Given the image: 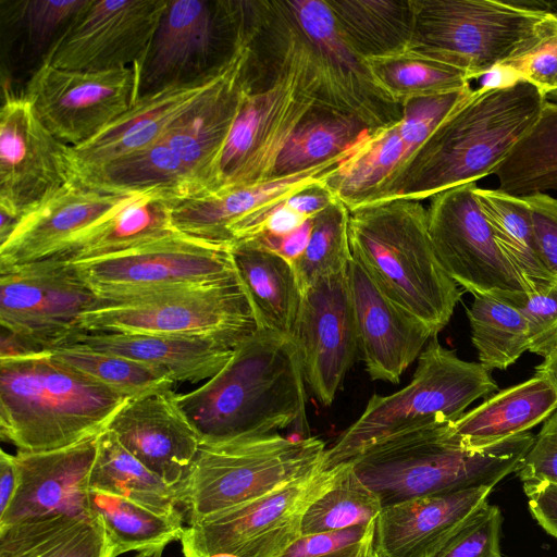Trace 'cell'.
Here are the masks:
<instances>
[{
	"label": "cell",
	"mask_w": 557,
	"mask_h": 557,
	"mask_svg": "<svg viewBox=\"0 0 557 557\" xmlns=\"http://www.w3.org/2000/svg\"><path fill=\"white\" fill-rule=\"evenodd\" d=\"M375 131L352 113L319 104L301 121L284 146L271 178L289 176L344 156Z\"/></svg>",
	"instance_id": "d6a6232c"
},
{
	"label": "cell",
	"mask_w": 557,
	"mask_h": 557,
	"mask_svg": "<svg viewBox=\"0 0 557 557\" xmlns=\"http://www.w3.org/2000/svg\"><path fill=\"white\" fill-rule=\"evenodd\" d=\"M282 3L349 112L374 129L401 119L403 106L389 99L374 83L366 60L348 45L325 0Z\"/></svg>",
	"instance_id": "44dd1931"
},
{
	"label": "cell",
	"mask_w": 557,
	"mask_h": 557,
	"mask_svg": "<svg viewBox=\"0 0 557 557\" xmlns=\"http://www.w3.org/2000/svg\"><path fill=\"white\" fill-rule=\"evenodd\" d=\"M79 332L141 333L242 342L258 326L238 277L97 296Z\"/></svg>",
	"instance_id": "9c48e42d"
},
{
	"label": "cell",
	"mask_w": 557,
	"mask_h": 557,
	"mask_svg": "<svg viewBox=\"0 0 557 557\" xmlns=\"http://www.w3.org/2000/svg\"><path fill=\"white\" fill-rule=\"evenodd\" d=\"M512 305L527 320L529 351L546 357L557 346V282L547 290Z\"/></svg>",
	"instance_id": "f907efd6"
},
{
	"label": "cell",
	"mask_w": 557,
	"mask_h": 557,
	"mask_svg": "<svg viewBox=\"0 0 557 557\" xmlns=\"http://www.w3.org/2000/svg\"><path fill=\"white\" fill-rule=\"evenodd\" d=\"M535 374L544 377L557 393V346L535 367Z\"/></svg>",
	"instance_id": "91938a15"
},
{
	"label": "cell",
	"mask_w": 557,
	"mask_h": 557,
	"mask_svg": "<svg viewBox=\"0 0 557 557\" xmlns=\"http://www.w3.org/2000/svg\"><path fill=\"white\" fill-rule=\"evenodd\" d=\"M408 50L480 78L512 66L557 36V14L496 0H410Z\"/></svg>",
	"instance_id": "8992f818"
},
{
	"label": "cell",
	"mask_w": 557,
	"mask_h": 557,
	"mask_svg": "<svg viewBox=\"0 0 557 557\" xmlns=\"http://www.w3.org/2000/svg\"><path fill=\"white\" fill-rule=\"evenodd\" d=\"M493 487L480 486L384 506L374 546L384 557H434L486 503Z\"/></svg>",
	"instance_id": "484cf974"
},
{
	"label": "cell",
	"mask_w": 557,
	"mask_h": 557,
	"mask_svg": "<svg viewBox=\"0 0 557 557\" xmlns=\"http://www.w3.org/2000/svg\"><path fill=\"white\" fill-rule=\"evenodd\" d=\"M362 555V554H361Z\"/></svg>",
	"instance_id": "003e7915"
},
{
	"label": "cell",
	"mask_w": 557,
	"mask_h": 557,
	"mask_svg": "<svg viewBox=\"0 0 557 557\" xmlns=\"http://www.w3.org/2000/svg\"><path fill=\"white\" fill-rule=\"evenodd\" d=\"M231 252L258 329L289 335L302 295L293 263L252 239L233 243Z\"/></svg>",
	"instance_id": "4dcf8cb0"
},
{
	"label": "cell",
	"mask_w": 557,
	"mask_h": 557,
	"mask_svg": "<svg viewBox=\"0 0 557 557\" xmlns=\"http://www.w3.org/2000/svg\"><path fill=\"white\" fill-rule=\"evenodd\" d=\"M0 557H111L101 521L52 516L0 527Z\"/></svg>",
	"instance_id": "836d02e7"
},
{
	"label": "cell",
	"mask_w": 557,
	"mask_h": 557,
	"mask_svg": "<svg viewBox=\"0 0 557 557\" xmlns=\"http://www.w3.org/2000/svg\"><path fill=\"white\" fill-rule=\"evenodd\" d=\"M107 429L171 486L182 482L201 446L196 429L178 406L172 388L128 400Z\"/></svg>",
	"instance_id": "cb8c5ba5"
},
{
	"label": "cell",
	"mask_w": 557,
	"mask_h": 557,
	"mask_svg": "<svg viewBox=\"0 0 557 557\" xmlns=\"http://www.w3.org/2000/svg\"><path fill=\"white\" fill-rule=\"evenodd\" d=\"M73 177L92 188L114 193L160 191L172 200L203 196L186 164L163 139Z\"/></svg>",
	"instance_id": "1f68e13d"
},
{
	"label": "cell",
	"mask_w": 557,
	"mask_h": 557,
	"mask_svg": "<svg viewBox=\"0 0 557 557\" xmlns=\"http://www.w3.org/2000/svg\"><path fill=\"white\" fill-rule=\"evenodd\" d=\"M47 350L30 338L1 326L0 360L27 357Z\"/></svg>",
	"instance_id": "6f0895ef"
},
{
	"label": "cell",
	"mask_w": 557,
	"mask_h": 557,
	"mask_svg": "<svg viewBox=\"0 0 557 557\" xmlns=\"http://www.w3.org/2000/svg\"><path fill=\"white\" fill-rule=\"evenodd\" d=\"M475 195L498 248L530 295L552 287L557 278L542 260L531 211L523 198L480 187H476Z\"/></svg>",
	"instance_id": "e575fe53"
},
{
	"label": "cell",
	"mask_w": 557,
	"mask_h": 557,
	"mask_svg": "<svg viewBox=\"0 0 557 557\" xmlns=\"http://www.w3.org/2000/svg\"><path fill=\"white\" fill-rule=\"evenodd\" d=\"M351 255L387 297L438 334L461 298L442 268L421 201L394 199L350 211Z\"/></svg>",
	"instance_id": "5b68a950"
},
{
	"label": "cell",
	"mask_w": 557,
	"mask_h": 557,
	"mask_svg": "<svg viewBox=\"0 0 557 557\" xmlns=\"http://www.w3.org/2000/svg\"><path fill=\"white\" fill-rule=\"evenodd\" d=\"M69 263L97 296L237 277L231 245L183 233L111 256Z\"/></svg>",
	"instance_id": "4fadbf2b"
},
{
	"label": "cell",
	"mask_w": 557,
	"mask_h": 557,
	"mask_svg": "<svg viewBox=\"0 0 557 557\" xmlns=\"http://www.w3.org/2000/svg\"><path fill=\"white\" fill-rule=\"evenodd\" d=\"M201 445L306 424L305 377L289 335L257 329L200 387L176 394Z\"/></svg>",
	"instance_id": "7a4b0ae2"
},
{
	"label": "cell",
	"mask_w": 557,
	"mask_h": 557,
	"mask_svg": "<svg viewBox=\"0 0 557 557\" xmlns=\"http://www.w3.org/2000/svg\"><path fill=\"white\" fill-rule=\"evenodd\" d=\"M168 0H89L41 62L100 72L138 64Z\"/></svg>",
	"instance_id": "e0dca14e"
},
{
	"label": "cell",
	"mask_w": 557,
	"mask_h": 557,
	"mask_svg": "<svg viewBox=\"0 0 557 557\" xmlns=\"http://www.w3.org/2000/svg\"><path fill=\"white\" fill-rule=\"evenodd\" d=\"M508 67L547 97L557 86V36L525 60Z\"/></svg>",
	"instance_id": "db71d44e"
},
{
	"label": "cell",
	"mask_w": 557,
	"mask_h": 557,
	"mask_svg": "<svg viewBox=\"0 0 557 557\" xmlns=\"http://www.w3.org/2000/svg\"><path fill=\"white\" fill-rule=\"evenodd\" d=\"M89 510L102 523L111 557L180 540L183 515H165L123 497L89 491Z\"/></svg>",
	"instance_id": "ab89813d"
},
{
	"label": "cell",
	"mask_w": 557,
	"mask_h": 557,
	"mask_svg": "<svg viewBox=\"0 0 557 557\" xmlns=\"http://www.w3.org/2000/svg\"><path fill=\"white\" fill-rule=\"evenodd\" d=\"M498 391L480 362L466 361L432 336L409 384L387 396L373 395L361 416L326 448L324 468L347 462L369 446L403 431L459 419L475 400Z\"/></svg>",
	"instance_id": "52a82bcc"
},
{
	"label": "cell",
	"mask_w": 557,
	"mask_h": 557,
	"mask_svg": "<svg viewBox=\"0 0 557 557\" xmlns=\"http://www.w3.org/2000/svg\"><path fill=\"white\" fill-rule=\"evenodd\" d=\"M165 546L152 547L143 552H139L135 557H162Z\"/></svg>",
	"instance_id": "94428289"
},
{
	"label": "cell",
	"mask_w": 557,
	"mask_h": 557,
	"mask_svg": "<svg viewBox=\"0 0 557 557\" xmlns=\"http://www.w3.org/2000/svg\"><path fill=\"white\" fill-rule=\"evenodd\" d=\"M89 0H30L20 4L27 46L42 60L52 45Z\"/></svg>",
	"instance_id": "7dc6e473"
},
{
	"label": "cell",
	"mask_w": 557,
	"mask_h": 557,
	"mask_svg": "<svg viewBox=\"0 0 557 557\" xmlns=\"http://www.w3.org/2000/svg\"><path fill=\"white\" fill-rule=\"evenodd\" d=\"M503 513L486 503L447 541L434 557H503Z\"/></svg>",
	"instance_id": "c3c4849f"
},
{
	"label": "cell",
	"mask_w": 557,
	"mask_h": 557,
	"mask_svg": "<svg viewBox=\"0 0 557 557\" xmlns=\"http://www.w3.org/2000/svg\"><path fill=\"white\" fill-rule=\"evenodd\" d=\"M47 129L59 140L79 146L124 114L138 99V70L133 66L85 72L41 62L24 92Z\"/></svg>",
	"instance_id": "5bb4252c"
},
{
	"label": "cell",
	"mask_w": 557,
	"mask_h": 557,
	"mask_svg": "<svg viewBox=\"0 0 557 557\" xmlns=\"http://www.w3.org/2000/svg\"><path fill=\"white\" fill-rule=\"evenodd\" d=\"M364 143L344 156L289 176L274 177L199 198L173 200L174 225L188 236L231 245L228 231L234 223L310 184L323 181Z\"/></svg>",
	"instance_id": "4316f807"
},
{
	"label": "cell",
	"mask_w": 557,
	"mask_h": 557,
	"mask_svg": "<svg viewBox=\"0 0 557 557\" xmlns=\"http://www.w3.org/2000/svg\"><path fill=\"white\" fill-rule=\"evenodd\" d=\"M348 208L336 200L313 219L306 249L293 263L301 292L320 277L346 270L352 258Z\"/></svg>",
	"instance_id": "f6af8a7d"
},
{
	"label": "cell",
	"mask_w": 557,
	"mask_h": 557,
	"mask_svg": "<svg viewBox=\"0 0 557 557\" xmlns=\"http://www.w3.org/2000/svg\"><path fill=\"white\" fill-rule=\"evenodd\" d=\"M51 352L67 367L131 399L172 388L176 383L162 368L75 344L55 347Z\"/></svg>",
	"instance_id": "7bdbcfd3"
},
{
	"label": "cell",
	"mask_w": 557,
	"mask_h": 557,
	"mask_svg": "<svg viewBox=\"0 0 557 557\" xmlns=\"http://www.w3.org/2000/svg\"><path fill=\"white\" fill-rule=\"evenodd\" d=\"M545 100L527 81L472 90L367 205L421 201L492 174L533 125Z\"/></svg>",
	"instance_id": "6da1fadb"
},
{
	"label": "cell",
	"mask_w": 557,
	"mask_h": 557,
	"mask_svg": "<svg viewBox=\"0 0 557 557\" xmlns=\"http://www.w3.org/2000/svg\"><path fill=\"white\" fill-rule=\"evenodd\" d=\"M250 54V39L244 25L223 77L162 138L186 164L203 196L218 189L221 156L249 88Z\"/></svg>",
	"instance_id": "d6986e66"
},
{
	"label": "cell",
	"mask_w": 557,
	"mask_h": 557,
	"mask_svg": "<svg viewBox=\"0 0 557 557\" xmlns=\"http://www.w3.org/2000/svg\"><path fill=\"white\" fill-rule=\"evenodd\" d=\"M375 521L301 535L281 557H360L367 543L374 536Z\"/></svg>",
	"instance_id": "681fc988"
},
{
	"label": "cell",
	"mask_w": 557,
	"mask_h": 557,
	"mask_svg": "<svg viewBox=\"0 0 557 557\" xmlns=\"http://www.w3.org/2000/svg\"><path fill=\"white\" fill-rule=\"evenodd\" d=\"M335 485L306 511L301 535L335 531L375 520L383 508L380 498L352 470L350 462Z\"/></svg>",
	"instance_id": "ee69618b"
},
{
	"label": "cell",
	"mask_w": 557,
	"mask_h": 557,
	"mask_svg": "<svg viewBox=\"0 0 557 557\" xmlns=\"http://www.w3.org/2000/svg\"><path fill=\"white\" fill-rule=\"evenodd\" d=\"M346 466H322L256 500L186 525L180 539L184 556L281 557L301 536L308 508L335 485Z\"/></svg>",
	"instance_id": "30bf717a"
},
{
	"label": "cell",
	"mask_w": 557,
	"mask_h": 557,
	"mask_svg": "<svg viewBox=\"0 0 557 557\" xmlns=\"http://www.w3.org/2000/svg\"><path fill=\"white\" fill-rule=\"evenodd\" d=\"M476 187L469 183L431 197L428 230L435 255L447 275L473 296L522 302L530 293L498 248Z\"/></svg>",
	"instance_id": "7c38bea8"
},
{
	"label": "cell",
	"mask_w": 557,
	"mask_h": 557,
	"mask_svg": "<svg viewBox=\"0 0 557 557\" xmlns=\"http://www.w3.org/2000/svg\"><path fill=\"white\" fill-rule=\"evenodd\" d=\"M362 557H384L374 546V536L368 542Z\"/></svg>",
	"instance_id": "6125c7cd"
},
{
	"label": "cell",
	"mask_w": 557,
	"mask_h": 557,
	"mask_svg": "<svg viewBox=\"0 0 557 557\" xmlns=\"http://www.w3.org/2000/svg\"><path fill=\"white\" fill-rule=\"evenodd\" d=\"M18 484V472L14 455L0 453V515L11 504Z\"/></svg>",
	"instance_id": "680465c9"
},
{
	"label": "cell",
	"mask_w": 557,
	"mask_h": 557,
	"mask_svg": "<svg viewBox=\"0 0 557 557\" xmlns=\"http://www.w3.org/2000/svg\"><path fill=\"white\" fill-rule=\"evenodd\" d=\"M244 26L243 1L168 0L138 70V98L220 71Z\"/></svg>",
	"instance_id": "8fae6325"
},
{
	"label": "cell",
	"mask_w": 557,
	"mask_h": 557,
	"mask_svg": "<svg viewBox=\"0 0 557 557\" xmlns=\"http://www.w3.org/2000/svg\"><path fill=\"white\" fill-rule=\"evenodd\" d=\"M450 422H434L394 434L347 462L384 507L467 488H494L519 470L535 441L529 431L488 447L470 449L458 442Z\"/></svg>",
	"instance_id": "3957f363"
},
{
	"label": "cell",
	"mask_w": 557,
	"mask_h": 557,
	"mask_svg": "<svg viewBox=\"0 0 557 557\" xmlns=\"http://www.w3.org/2000/svg\"><path fill=\"white\" fill-rule=\"evenodd\" d=\"M137 194L92 188L73 177L21 218L0 244V269L50 257Z\"/></svg>",
	"instance_id": "603a6c76"
},
{
	"label": "cell",
	"mask_w": 557,
	"mask_h": 557,
	"mask_svg": "<svg viewBox=\"0 0 557 557\" xmlns=\"http://www.w3.org/2000/svg\"><path fill=\"white\" fill-rule=\"evenodd\" d=\"M289 336L305 382L322 405L330 406L359 348L347 269L302 290Z\"/></svg>",
	"instance_id": "ac0fdd59"
},
{
	"label": "cell",
	"mask_w": 557,
	"mask_h": 557,
	"mask_svg": "<svg viewBox=\"0 0 557 557\" xmlns=\"http://www.w3.org/2000/svg\"><path fill=\"white\" fill-rule=\"evenodd\" d=\"M467 317L479 362L487 370H505L529 350L527 320L512 304L491 296H474Z\"/></svg>",
	"instance_id": "b9f144b4"
},
{
	"label": "cell",
	"mask_w": 557,
	"mask_h": 557,
	"mask_svg": "<svg viewBox=\"0 0 557 557\" xmlns=\"http://www.w3.org/2000/svg\"><path fill=\"white\" fill-rule=\"evenodd\" d=\"M325 444L278 433L203 444L177 485L188 524L256 500L323 466Z\"/></svg>",
	"instance_id": "ba28073f"
},
{
	"label": "cell",
	"mask_w": 557,
	"mask_h": 557,
	"mask_svg": "<svg viewBox=\"0 0 557 557\" xmlns=\"http://www.w3.org/2000/svg\"><path fill=\"white\" fill-rule=\"evenodd\" d=\"M172 201L160 191L137 194L46 259H98L180 234L172 218Z\"/></svg>",
	"instance_id": "f1b7e54d"
},
{
	"label": "cell",
	"mask_w": 557,
	"mask_h": 557,
	"mask_svg": "<svg viewBox=\"0 0 557 557\" xmlns=\"http://www.w3.org/2000/svg\"><path fill=\"white\" fill-rule=\"evenodd\" d=\"M128 400L51 350L0 360V434L17 451L54 450L96 436Z\"/></svg>",
	"instance_id": "277c9868"
},
{
	"label": "cell",
	"mask_w": 557,
	"mask_h": 557,
	"mask_svg": "<svg viewBox=\"0 0 557 557\" xmlns=\"http://www.w3.org/2000/svg\"><path fill=\"white\" fill-rule=\"evenodd\" d=\"M230 60L216 73L138 98L129 110L95 137L71 147L73 175L161 140L180 117L219 83Z\"/></svg>",
	"instance_id": "d4e9b609"
},
{
	"label": "cell",
	"mask_w": 557,
	"mask_h": 557,
	"mask_svg": "<svg viewBox=\"0 0 557 557\" xmlns=\"http://www.w3.org/2000/svg\"><path fill=\"white\" fill-rule=\"evenodd\" d=\"M206 557H239V556L230 554V553H216V554H212V555H209Z\"/></svg>",
	"instance_id": "be15d7a7"
},
{
	"label": "cell",
	"mask_w": 557,
	"mask_h": 557,
	"mask_svg": "<svg viewBox=\"0 0 557 557\" xmlns=\"http://www.w3.org/2000/svg\"><path fill=\"white\" fill-rule=\"evenodd\" d=\"M72 178L71 146L47 129L24 94L7 89L0 111V211L20 221Z\"/></svg>",
	"instance_id": "2e32d148"
},
{
	"label": "cell",
	"mask_w": 557,
	"mask_h": 557,
	"mask_svg": "<svg viewBox=\"0 0 557 557\" xmlns=\"http://www.w3.org/2000/svg\"><path fill=\"white\" fill-rule=\"evenodd\" d=\"M336 200L324 180L310 184L234 223L228 231L231 245L257 236L287 235Z\"/></svg>",
	"instance_id": "bcb514c9"
},
{
	"label": "cell",
	"mask_w": 557,
	"mask_h": 557,
	"mask_svg": "<svg viewBox=\"0 0 557 557\" xmlns=\"http://www.w3.org/2000/svg\"><path fill=\"white\" fill-rule=\"evenodd\" d=\"M492 174L497 189L511 196L557 191V102L545 100L533 125Z\"/></svg>",
	"instance_id": "f35d334b"
},
{
	"label": "cell",
	"mask_w": 557,
	"mask_h": 557,
	"mask_svg": "<svg viewBox=\"0 0 557 557\" xmlns=\"http://www.w3.org/2000/svg\"><path fill=\"white\" fill-rule=\"evenodd\" d=\"M557 410V393L541 375L507 387L450 422L458 442L481 449L529 432Z\"/></svg>",
	"instance_id": "f546056e"
},
{
	"label": "cell",
	"mask_w": 557,
	"mask_h": 557,
	"mask_svg": "<svg viewBox=\"0 0 557 557\" xmlns=\"http://www.w3.org/2000/svg\"><path fill=\"white\" fill-rule=\"evenodd\" d=\"M366 62L377 87L400 106L411 99L470 87V78L463 71L410 51Z\"/></svg>",
	"instance_id": "60d3db41"
},
{
	"label": "cell",
	"mask_w": 557,
	"mask_h": 557,
	"mask_svg": "<svg viewBox=\"0 0 557 557\" xmlns=\"http://www.w3.org/2000/svg\"><path fill=\"white\" fill-rule=\"evenodd\" d=\"M89 490L123 497L160 513L181 512L177 486L166 484L150 471L109 429L98 436Z\"/></svg>",
	"instance_id": "8d00e7d4"
},
{
	"label": "cell",
	"mask_w": 557,
	"mask_h": 557,
	"mask_svg": "<svg viewBox=\"0 0 557 557\" xmlns=\"http://www.w3.org/2000/svg\"><path fill=\"white\" fill-rule=\"evenodd\" d=\"M547 98H550V99H555V100H557V86H556V88H555L552 92H549V94L547 95L546 99H547Z\"/></svg>",
	"instance_id": "e7e4bbea"
},
{
	"label": "cell",
	"mask_w": 557,
	"mask_h": 557,
	"mask_svg": "<svg viewBox=\"0 0 557 557\" xmlns=\"http://www.w3.org/2000/svg\"><path fill=\"white\" fill-rule=\"evenodd\" d=\"M528 507L535 521L557 539V484L549 482L523 483Z\"/></svg>",
	"instance_id": "11a10c76"
},
{
	"label": "cell",
	"mask_w": 557,
	"mask_h": 557,
	"mask_svg": "<svg viewBox=\"0 0 557 557\" xmlns=\"http://www.w3.org/2000/svg\"><path fill=\"white\" fill-rule=\"evenodd\" d=\"M98 435L74 445L40 453L16 451L18 484L0 515V527L52 516H91L89 476Z\"/></svg>",
	"instance_id": "ffe728a7"
},
{
	"label": "cell",
	"mask_w": 557,
	"mask_h": 557,
	"mask_svg": "<svg viewBox=\"0 0 557 557\" xmlns=\"http://www.w3.org/2000/svg\"><path fill=\"white\" fill-rule=\"evenodd\" d=\"M371 539H372V537H371ZM371 539H370V540H371ZM367 544H368V543H367ZM366 546H367V545H366ZM364 548H366V547H364ZM363 552H364V549H363ZM363 552H362V555H363ZM362 555H361L360 557H362Z\"/></svg>",
	"instance_id": "03108f58"
},
{
	"label": "cell",
	"mask_w": 557,
	"mask_h": 557,
	"mask_svg": "<svg viewBox=\"0 0 557 557\" xmlns=\"http://www.w3.org/2000/svg\"><path fill=\"white\" fill-rule=\"evenodd\" d=\"M528 203L541 257L557 278V198L545 194L523 196Z\"/></svg>",
	"instance_id": "f5cc1de1"
},
{
	"label": "cell",
	"mask_w": 557,
	"mask_h": 557,
	"mask_svg": "<svg viewBox=\"0 0 557 557\" xmlns=\"http://www.w3.org/2000/svg\"><path fill=\"white\" fill-rule=\"evenodd\" d=\"M347 276L366 369L373 380L396 384L437 334L392 301L355 257Z\"/></svg>",
	"instance_id": "7402d4cb"
},
{
	"label": "cell",
	"mask_w": 557,
	"mask_h": 557,
	"mask_svg": "<svg viewBox=\"0 0 557 557\" xmlns=\"http://www.w3.org/2000/svg\"><path fill=\"white\" fill-rule=\"evenodd\" d=\"M313 219L314 216L306 221L299 228L287 235L257 236L249 239H252L265 248L275 251L290 263H294L307 247L313 226Z\"/></svg>",
	"instance_id": "9f6ffc18"
},
{
	"label": "cell",
	"mask_w": 557,
	"mask_h": 557,
	"mask_svg": "<svg viewBox=\"0 0 557 557\" xmlns=\"http://www.w3.org/2000/svg\"><path fill=\"white\" fill-rule=\"evenodd\" d=\"M239 343L213 337L79 332L65 345L126 357L164 369L175 382L197 383L216 374Z\"/></svg>",
	"instance_id": "83f0119b"
},
{
	"label": "cell",
	"mask_w": 557,
	"mask_h": 557,
	"mask_svg": "<svg viewBox=\"0 0 557 557\" xmlns=\"http://www.w3.org/2000/svg\"><path fill=\"white\" fill-rule=\"evenodd\" d=\"M98 297L64 261L42 259L0 269V324L51 350L79 333Z\"/></svg>",
	"instance_id": "9a60e30c"
},
{
	"label": "cell",
	"mask_w": 557,
	"mask_h": 557,
	"mask_svg": "<svg viewBox=\"0 0 557 557\" xmlns=\"http://www.w3.org/2000/svg\"><path fill=\"white\" fill-rule=\"evenodd\" d=\"M516 473L522 483L557 484V410L544 421Z\"/></svg>",
	"instance_id": "816d5d0a"
},
{
	"label": "cell",
	"mask_w": 557,
	"mask_h": 557,
	"mask_svg": "<svg viewBox=\"0 0 557 557\" xmlns=\"http://www.w3.org/2000/svg\"><path fill=\"white\" fill-rule=\"evenodd\" d=\"M399 121L376 129L357 152L324 178V184L349 211L369 203L407 162Z\"/></svg>",
	"instance_id": "74e56055"
},
{
	"label": "cell",
	"mask_w": 557,
	"mask_h": 557,
	"mask_svg": "<svg viewBox=\"0 0 557 557\" xmlns=\"http://www.w3.org/2000/svg\"><path fill=\"white\" fill-rule=\"evenodd\" d=\"M342 35L363 60L408 50L410 0H325Z\"/></svg>",
	"instance_id": "d590c367"
}]
</instances>
